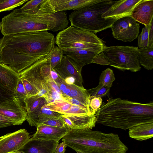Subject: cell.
Returning <instances> with one entry per match:
<instances>
[{
    "instance_id": "1",
    "label": "cell",
    "mask_w": 153,
    "mask_h": 153,
    "mask_svg": "<svg viewBox=\"0 0 153 153\" xmlns=\"http://www.w3.org/2000/svg\"><path fill=\"white\" fill-rule=\"evenodd\" d=\"M55 42L54 35L48 30L3 36L0 39V62L19 74L46 57Z\"/></svg>"
},
{
    "instance_id": "2",
    "label": "cell",
    "mask_w": 153,
    "mask_h": 153,
    "mask_svg": "<svg viewBox=\"0 0 153 153\" xmlns=\"http://www.w3.org/2000/svg\"><path fill=\"white\" fill-rule=\"evenodd\" d=\"M95 114L96 123L123 130L153 123V102L142 103L120 98H108Z\"/></svg>"
},
{
    "instance_id": "3",
    "label": "cell",
    "mask_w": 153,
    "mask_h": 153,
    "mask_svg": "<svg viewBox=\"0 0 153 153\" xmlns=\"http://www.w3.org/2000/svg\"><path fill=\"white\" fill-rule=\"evenodd\" d=\"M62 141L77 152L126 153L128 149L118 134L91 129L69 130Z\"/></svg>"
},
{
    "instance_id": "4",
    "label": "cell",
    "mask_w": 153,
    "mask_h": 153,
    "mask_svg": "<svg viewBox=\"0 0 153 153\" xmlns=\"http://www.w3.org/2000/svg\"><path fill=\"white\" fill-rule=\"evenodd\" d=\"M1 22V31L3 36L34 31H58L52 14H38L34 10L16 9L3 18Z\"/></svg>"
},
{
    "instance_id": "5",
    "label": "cell",
    "mask_w": 153,
    "mask_h": 153,
    "mask_svg": "<svg viewBox=\"0 0 153 153\" xmlns=\"http://www.w3.org/2000/svg\"><path fill=\"white\" fill-rule=\"evenodd\" d=\"M113 1L92 0L74 10L69 16L71 26L94 33L111 27L117 19L103 18L101 16L112 5Z\"/></svg>"
},
{
    "instance_id": "6",
    "label": "cell",
    "mask_w": 153,
    "mask_h": 153,
    "mask_svg": "<svg viewBox=\"0 0 153 153\" xmlns=\"http://www.w3.org/2000/svg\"><path fill=\"white\" fill-rule=\"evenodd\" d=\"M138 48L132 46H106L95 56L92 63L136 72L141 68L138 59Z\"/></svg>"
},
{
    "instance_id": "7",
    "label": "cell",
    "mask_w": 153,
    "mask_h": 153,
    "mask_svg": "<svg viewBox=\"0 0 153 153\" xmlns=\"http://www.w3.org/2000/svg\"><path fill=\"white\" fill-rule=\"evenodd\" d=\"M55 42L61 49L76 48L100 53L105 42L94 33L70 26L59 32Z\"/></svg>"
},
{
    "instance_id": "8",
    "label": "cell",
    "mask_w": 153,
    "mask_h": 153,
    "mask_svg": "<svg viewBox=\"0 0 153 153\" xmlns=\"http://www.w3.org/2000/svg\"><path fill=\"white\" fill-rule=\"evenodd\" d=\"M111 27L115 38L124 42H131L138 36L140 24L131 16H127L117 20Z\"/></svg>"
},
{
    "instance_id": "9",
    "label": "cell",
    "mask_w": 153,
    "mask_h": 153,
    "mask_svg": "<svg viewBox=\"0 0 153 153\" xmlns=\"http://www.w3.org/2000/svg\"><path fill=\"white\" fill-rule=\"evenodd\" d=\"M24 103L13 96L7 98L0 102V114L11 120L13 126L22 125L27 115Z\"/></svg>"
},
{
    "instance_id": "10",
    "label": "cell",
    "mask_w": 153,
    "mask_h": 153,
    "mask_svg": "<svg viewBox=\"0 0 153 153\" xmlns=\"http://www.w3.org/2000/svg\"><path fill=\"white\" fill-rule=\"evenodd\" d=\"M25 128L0 137V153L21 150L30 141L31 136Z\"/></svg>"
},
{
    "instance_id": "11",
    "label": "cell",
    "mask_w": 153,
    "mask_h": 153,
    "mask_svg": "<svg viewBox=\"0 0 153 153\" xmlns=\"http://www.w3.org/2000/svg\"><path fill=\"white\" fill-rule=\"evenodd\" d=\"M92 0H45L35 13L50 14L69 10H75L90 2Z\"/></svg>"
},
{
    "instance_id": "12",
    "label": "cell",
    "mask_w": 153,
    "mask_h": 153,
    "mask_svg": "<svg viewBox=\"0 0 153 153\" xmlns=\"http://www.w3.org/2000/svg\"><path fill=\"white\" fill-rule=\"evenodd\" d=\"M53 69L64 79L68 76L74 77L76 80V85L83 87L82 68L67 56L64 55L61 62Z\"/></svg>"
},
{
    "instance_id": "13",
    "label": "cell",
    "mask_w": 153,
    "mask_h": 153,
    "mask_svg": "<svg viewBox=\"0 0 153 153\" xmlns=\"http://www.w3.org/2000/svg\"><path fill=\"white\" fill-rule=\"evenodd\" d=\"M142 0L113 1L112 5L102 15L103 18L118 19L130 16L134 7Z\"/></svg>"
},
{
    "instance_id": "14",
    "label": "cell",
    "mask_w": 153,
    "mask_h": 153,
    "mask_svg": "<svg viewBox=\"0 0 153 153\" xmlns=\"http://www.w3.org/2000/svg\"><path fill=\"white\" fill-rule=\"evenodd\" d=\"M67 127L71 130L92 129L97 121L95 115H66L61 114L60 118Z\"/></svg>"
},
{
    "instance_id": "15",
    "label": "cell",
    "mask_w": 153,
    "mask_h": 153,
    "mask_svg": "<svg viewBox=\"0 0 153 153\" xmlns=\"http://www.w3.org/2000/svg\"><path fill=\"white\" fill-rule=\"evenodd\" d=\"M19 74L0 62V90L10 97L13 96Z\"/></svg>"
},
{
    "instance_id": "16",
    "label": "cell",
    "mask_w": 153,
    "mask_h": 153,
    "mask_svg": "<svg viewBox=\"0 0 153 153\" xmlns=\"http://www.w3.org/2000/svg\"><path fill=\"white\" fill-rule=\"evenodd\" d=\"M36 128V131L30 138V141L42 140L59 141L69 130L67 127L59 128L45 125H39Z\"/></svg>"
},
{
    "instance_id": "17",
    "label": "cell",
    "mask_w": 153,
    "mask_h": 153,
    "mask_svg": "<svg viewBox=\"0 0 153 153\" xmlns=\"http://www.w3.org/2000/svg\"><path fill=\"white\" fill-rule=\"evenodd\" d=\"M136 22L149 25L153 17V0H142L134 7L130 16Z\"/></svg>"
},
{
    "instance_id": "18",
    "label": "cell",
    "mask_w": 153,
    "mask_h": 153,
    "mask_svg": "<svg viewBox=\"0 0 153 153\" xmlns=\"http://www.w3.org/2000/svg\"><path fill=\"white\" fill-rule=\"evenodd\" d=\"M27 112L26 120L31 126L36 127L38 113L47 104L45 99L37 95L27 97L24 101Z\"/></svg>"
},
{
    "instance_id": "19",
    "label": "cell",
    "mask_w": 153,
    "mask_h": 153,
    "mask_svg": "<svg viewBox=\"0 0 153 153\" xmlns=\"http://www.w3.org/2000/svg\"><path fill=\"white\" fill-rule=\"evenodd\" d=\"M63 54L74 61L80 67L92 62L95 56L100 53L94 51L76 48L61 49Z\"/></svg>"
},
{
    "instance_id": "20",
    "label": "cell",
    "mask_w": 153,
    "mask_h": 153,
    "mask_svg": "<svg viewBox=\"0 0 153 153\" xmlns=\"http://www.w3.org/2000/svg\"><path fill=\"white\" fill-rule=\"evenodd\" d=\"M59 141L36 140L30 141L23 150L25 153H54Z\"/></svg>"
},
{
    "instance_id": "21",
    "label": "cell",
    "mask_w": 153,
    "mask_h": 153,
    "mask_svg": "<svg viewBox=\"0 0 153 153\" xmlns=\"http://www.w3.org/2000/svg\"><path fill=\"white\" fill-rule=\"evenodd\" d=\"M62 97L75 99L83 104L89 106L90 94L84 87H80L75 84L66 85V87L61 91ZM90 107V106H89Z\"/></svg>"
},
{
    "instance_id": "22",
    "label": "cell",
    "mask_w": 153,
    "mask_h": 153,
    "mask_svg": "<svg viewBox=\"0 0 153 153\" xmlns=\"http://www.w3.org/2000/svg\"><path fill=\"white\" fill-rule=\"evenodd\" d=\"M129 136L139 141L146 140L153 137V123L139 124L129 129Z\"/></svg>"
},
{
    "instance_id": "23",
    "label": "cell",
    "mask_w": 153,
    "mask_h": 153,
    "mask_svg": "<svg viewBox=\"0 0 153 153\" xmlns=\"http://www.w3.org/2000/svg\"><path fill=\"white\" fill-rule=\"evenodd\" d=\"M138 59L140 65L149 70L153 68V45L144 48H138Z\"/></svg>"
},
{
    "instance_id": "24",
    "label": "cell",
    "mask_w": 153,
    "mask_h": 153,
    "mask_svg": "<svg viewBox=\"0 0 153 153\" xmlns=\"http://www.w3.org/2000/svg\"><path fill=\"white\" fill-rule=\"evenodd\" d=\"M64 54L63 51L58 46L54 45L50 53L48 55L49 58L50 66L52 69L61 62Z\"/></svg>"
},
{
    "instance_id": "25",
    "label": "cell",
    "mask_w": 153,
    "mask_h": 153,
    "mask_svg": "<svg viewBox=\"0 0 153 153\" xmlns=\"http://www.w3.org/2000/svg\"><path fill=\"white\" fill-rule=\"evenodd\" d=\"M40 125L59 128L67 127L60 118H50L43 116L38 117L36 127Z\"/></svg>"
},
{
    "instance_id": "26",
    "label": "cell",
    "mask_w": 153,
    "mask_h": 153,
    "mask_svg": "<svg viewBox=\"0 0 153 153\" xmlns=\"http://www.w3.org/2000/svg\"><path fill=\"white\" fill-rule=\"evenodd\" d=\"M115 78L113 71L108 68L103 71L99 78V83L111 88Z\"/></svg>"
},
{
    "instance_id": "27",
    "label": "cell",
    "mask_w": 153,
    "mask_h": 153,
    "mask_svg": "<svg viewBox=\"0 0 153 153\" xmlns=\"http://www.w3.org/2000/svg\"><path fill=\"white\" fill-rule=\"evenodd\" d=\"M28 1V0H0V12L13 10Z\"/></svg>"
},
{
    "instance_id": "28",
    "label": "cell",
    "mask_w": 153,
    "mask_h": 153,
    "mask_svg": "<svg viewBox=\"0 0 153 153\" xmlns=\"http://www.w3.org/2000/svg\"><path fill=\"white\" fill-rule=\"evenodd\" d=\"M110 88L99 83L96 87L87 90L91 96L101 98L108 96L109 98Z\"/></svg>"
},
{
    "instance_id": "29",
    "label": "cell",
    "mask_w": 153,
    "mask_h": 153,
    "mask_svg": "<svg viewBox=\"0 0 153 153\" xmlns=\"http://www.w3.org/2000/svg\"><path fill=\"white\" fill-rule=\"evenodd\" d=\"M149 25L143 28L140 34L138 36L137 46L139 48L148 47L149 31Z\"/></svg>"
},
{
    "instance_id": "30",
    "label": "cell",
    "mask_w": 153,
    "mask_h": 153,
    "mask_svg": "<svg viewBox=\"0 0 153 153\" xmlns=\"http://www.w3.org/2000/svg\"><path fill=\"white\" fill-rule=\"evenodd\" d=\"M13 96L17 98L21 101L23 103L25 99L28 97L22 82L20 78L15 90Z\"/></svg>"
},
{
    "instance_id": "31",
    "label": "cell",
    "mask_w": 153,
    "mask_h": 153,
    "mask_svg": "<svg viewBox=\"0 0 153 153\" xmlns=\"http://www.w3.org/2000/svg\"><path fill=\"white\" fill-rule=\"evenodd\" d=\"M61 115V114L56 112L50 110L45 104L41 108L38 113V117L39 116H43L48 117L59 119Z\"/></svg>"
},
{
    "instance_id": "32",
    "label": "cell",
    "mask_w": 153,
    "mask_h": 153,
    "mask_svg": "<svg viewBox=\"0 0 153 153\" xmlns=\"http://www.w3.org/2000/svg\"><path fill=\"white\" fill-rule=\"evenodd\" d=\"M20 78L22 82L28 97L37 95L39 91L35 86L26 79L23 78Z\"/></svg>"
},
{
    "instance_id": "33",
    "label": "cell",
    "mask_w": 153,
    "mask_h": 153,
    "mask_svg": "<svg viewBox=\"0 0 153 153\" xmlns=\"http://www.w3.org/2000/svg\"><path fill=\"white\" fill-rule=\"evenodd\" d=\"M45 0H31L29 1L20 8L24 11L34 10L38 9Z\"/></svg>"
},
{
    "instance_id": "34",
    "label": "cell",
    "mask_w": 153,
    "mask_h": 153,
    "mask_svg": "<svg viewBox=\"0 0 153 153\" xmlns=\"http://www.w3.org/2000/svg\"><path fill=\"white\" fill-rule=\"evenodd\" d=\"M102 104L101 98L90 96L89 99V106L90 108L95 113L100 107Z\"/></svg>"
},
{
    "instance_id": "35",
    "label": "cell",
    "mask_w": 153,
    "mask_h": 153,
    "mask_svg": "<svg viewBox=\"0 0 153 153\" xmlns=\"http://www.w3.org/2000/svg\"><path fill=\"white\" fill-rule=\"evenodd\" d=\"M44 98L48 104L56 100L62 99V95L51 88L50 92Z\"/></svg>"
},
{
    "instance_id": "36",
    "label": "cell",
    "mask_w": 153,
    "mask_h": 153,
    "mask_svg": "<svg viewBox=\"0 0 153 153\" xmlns=\"http://www.w3.org/2000/svg\"><path fill=\"white\" fill-rule=\"evenodd\" d=\"M51 90V88L43 79L42 81L39 91L37 95L44 98Z\"/></svg>"
},
{
    "instance_id": "37",
    "label": "cell",
    "mask_w": 153,
    "mask_h": 153,
    "mask_svg": "<svg viewBox=\"0 0 153 153\" xmlns=\"http://www.w3.org/2000/svg\"><path fill=\"white\" fill-rule=\"evenodd\" d=\"M43 79L51 88L62 95L61 92L58 86L55 81L51 77L50 75Z\"/></svg>"
},
{
    "instance_id": "38",
    "label": "cell",
    "mask_w": 153,
    "mask_h": 153,
    "mask_svg": "<svg viewBox=\"0 0 153 153\" xmlns=\"http://www.w3.org/2000/svg\"><path fill=\"white\" fill-rule=\"evenodd\" d=\"M62 99L65 100V101L68 102L69 103H71V104L77 105L78 106H80V107H82L83 108L87 109H88L92 111H93L94 113H96L94 112L90 108L89 106L86 105L81 102H79L78 100L71 98H70L69 97H63Z\"/></svg>"
},
{
    "instance_id": "39",
    "label": "cell",
    "mask_w": 153,
    "mask_h": 153,
    "mask_svg": "<svg viewBox=\"0 0 153 153\" xmlns=\"http://www.w3.org/2000/svg\"><path fill=\"white\" fill-rule=\"evenodd\" d=\"M13 126L12 121L9 118L0 114V128Z\"/></svg>"
},
{
    "instance_id": "40",
    "label": "cell",
    "mask_w": 153,
    "mask_h": 153,
    "mask_svg": "<svg viewBox=\"0 0 153 153\" xmlns=\"http://www.w3.org/2000/svg\"><path fill=\"white\" fill-rule=\"evenodd\" d=\"M67 146L65 142L62 141L61 143H59L56 145L54 153H65Z\"/></svg>"
},
{
    "instance_id": "41",
    "label": "cell",
    "mask_w": 153,
    "mask_h": 153,
    "mask_svg": "<svg viewBox=\"0 0 153 153\" xmlns=\"http://www.w3.org/2000/svg\"><path fill=\"white\" fill-rule=\"evenodd\" d=\"M152 19L149 24V31L148 47L153 45V19Z\"/></svg>"
},
{
    "instance_id": "42",
    "label": "cell",
    "mask_w": 153,
    "mask_h": 153,
    "mask_svg": "<svg viewBox=\"0 0 153 153\" xmlns=\"http://www.w3.org/2000/svg\"><path fill=\"white\" fill-rule=\"evenodd\" d=\"M65 83L68 85H71L73 84L76 85V80L72 76H68L64 79Z\"/></svg>"
},
{
    "instance_id": "43",
    "label": "cell",
    "mask_w": 153,
    "mask_h": 153,
    "mask_svg": "<svg viewBox=\"0 0 153 153\" xmlns=\"http://www.w3.org/2000/svg\"><path fill=\"white\" fill-rule=\"evenodd\" d=\"M50 76L54 80L58 79L59 76V75L54 69H52L51 70Z\"/></svg>"
},
{
    "instance_id": "44",
    "label": "cell",
    "mask_w": 153,
    "mask_h": 153,
    "mask_svg": "<svg viewBox=\"0 0 153 153\" xmlns=\"http://www.w3.org/2000/svg\"><path fill=\"white\" fill-rule=\"evenodd\" d=\"M11 97H12L7 95L0 90V102L6 99Z\"/></svg>"
},
{
    "instance_id": "45",
    "label": "cell",
    "mask_w": 153,
    "mask_h": 153,
    "mask_svg": "<svg viewBox=\"0 0 153 153\" xmlns=\"http://www.w3.org/2000/svg\"><path fill=\"white\" fill-rule=\"evenodd\" d=\"M8 153H25L22 150H19V151H17L13 152H9Z\"/></svg>"
},
{
    "instance_id": "46",
    "label": "cell",
    "mask_w": 153,
    "mask_h": 153,
    "mask_svg": "<svg viewBox=\"0 0 153 153\" xmlns=\"http://www.w3.org/2000/svg\"><path fill=\"white\" fill-rule=\"evenodd\" d=\"M2 25L1 22H0V30H1L2 29Z\"/></svg>"
},
{
    "instance_id": "47",
    "label": "cell",
    "mask_w": 153,
    "mask_h": 153,
    "mask_svg": "<svg viewBox=\"0 0 153 153\" xmlns=\"http://www.w3.org/2000/svg\"><path fill=\"white\" fill-rule=\"evenodd\" d=\"M77 153H80V152H77Z\"/></svg>"
}]
</instances>
